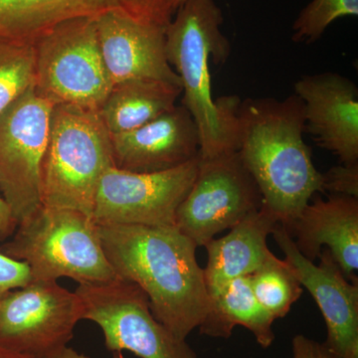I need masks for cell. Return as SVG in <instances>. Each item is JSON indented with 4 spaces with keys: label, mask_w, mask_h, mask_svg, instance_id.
Wrapping results in <instances>:
<instances>
[{
    "label": "cell",
    "mask_w": 358,
    "mask_h": 358,
    "mask_svg": "<svg viewBox=\"0 0 358 358\" xmlns=\"http://www.w3.org/2000/svg\"><path fill=\"white\" fill-rule=\"evenodd\" d=\"M293 358H341L329 350L324 343H317L303 336L296 334L292 341Z\"/></svg>",
    "instance_id": "cell-26"
},
{
    "label": "cell",
    "mask_w": 358,
    "mask_h": 358,
    "mask_svg": "<svg viewBox=\"0 0 358 358\" xmlns=\"http://www.w3.org/2000/svg\"><path fill=\"white\" fill-rule=\"evenodd\" d=\"M272 235L324 317V345L341 358H358V284L346 279L329 250H322L317 265L301 255L282 224L275 226Z\"/></svg>",
    "instance_id": "cell-12"
},
{
    "label": "cell",
    "mask_w": 358,
    "mask_h": 358,
    "mask_svg": "<svg viewBox=\"0 0 358 358\" xmlns=\"http://www.w3.org/2000/svg\"><path fill=\"white\" fill-rule=\"evenodd\" d=\"M4 255L25 263L34 281L69 278L79 285L115 279L103 252L99 227L88 214L69 208L41 206L20 221L0 244Z\"/></svg>",
    "instance_id": "cell-4"
},
{
    "label": "cell",
    "mask_w": 358,
    "mask_h": 358,
    "mask_svg": "<svg viewBox=\"0 0 358 358\" xmlns=\"http://www.w3.org/2000/svg\"><path fill=\"white\" fill-rule=\"evenodd\" d=\"M35 89L55 105L100 110L113 88L99 43L96 17L65 21L34 43Z\"/></svg>",
    "instance_id": "cell-6"
},
{
    "label": "cell",
    "mask_w": 358,
    "mask_h": 358,
    "mask_svg": "<svg viewBox=\"0 0 358 358\" xmlns=\"http://www.w3.org/2000/svg\"><path fill=\"white\" fill-rule=\"evenodd\" d=\"M84 320L102 331L112 352L124 350L140 358H199L194 350L155 319L147 294L134 282L115 279L79 285Z\"/></svg>",
    "instance_id": "cell-7"
},
{
    "label": "cell",
    "mask_w": 358,
    "mask_h": 358,
    "mask_svg": "<svg viewBox=\"0 0 358 358\" xmlns=\"http://www.w3.org/2000/svg\"><path fill=\"white\" fill-rule=\"evenodd\" d=\"M166 29V26L138 20L121 11H108L96 17L101 53L113 86L143 79L181 86L167 60Z\"/></svg>",
    "instance_id": "cell-13"
},
{
    "label": "cell",
    "mask_w": 358,
    "mask_h": 358,
    "mask_svg": "<svg viewBox=\"0 0 358 358\" xmlns=\"http://www.w3.org/2000/svg\"><path fill=\"white\" fill-rule=\"evenodd\" d=\"M31 281L30 268L25 263L13 260L0 252V296Z\"/></svg>",
    "instance_id": "cell-25"
},
{
    "label": "cell",
    "mask_w": 358,
    "mask_h": 358,
    "mask_svg": "<svg viewBox=\"0 0 358 358\" xmlns=\"http://www.w3.org/2000/svg\"><path fill=\"white\" fill-rule=\"evenodd\" d=\"M98 227L117 278L140 287L155 319L178 338H187L210 303L196 245L176 226Z\"/></svg>",
    "instance_id": "cell-1"
},
{
    "label": "cell",
    "mask_w": 358,
    "mask_h": 358,
    "mask_svg": "<svg viewBox=\"0 0 358 358\" xmlns=\"http://www.w3.org/2000/svg\"><path fill=\"white\" fill-rule=\"evenodd\" d=\"M18 222L10 206L0 194V244L7 241L15 232Z\"/></svg>",
    "instance_id": "cell-27"
},
{
    "label": "cell",
    "mask_w": 358,
    "mask_h": 358,
    "mask_svg": "<svg viewBox=\"0 0 358 358\" xmlns=\"http://www.w3.org/2000/svg\"><path fill=\"white\" fill-rule=\"evenodd\" d=\"M305 114L296 94L284 100L246 99L237 114V152L263 197V207L288 227L317 192L324 176L303 141Z\"/></svg>",
    "instance_id": "cell-2"
},
{
    "label": "cell",
    "mask_w": 358,
    "mask_h": 358,
    "mask_svg": "<svg viewBox=\"0 0 358 358\" xmlns=\"http://www.w3.org/2000/svg\"><path fill=\"white\" fill-rule=\"evenodd\" d=\"M113 162L122 171L152 173L187 164L199 155V131L182 105L126 133L110 134Z\"/></svg>",
    "instance_id": "cell-16"
},
{
    "label": "cell",
    "mask_w": 358,
    "mask_h": 358,
    "mask_svg": "<svg viewBox=\"0 0 358 358\" xmlns=\"http://www.w3.org/2000/svg\"><path fill=\"white\" fill-rule=\"evenodd\" d=\"M277 224L262 205L260 210L231 228L227 235L205 245L208 260L203 275L209 294L232 280L254 274L274 255L268 248L267 238Z\"/></svg>",
    "instance_id": "cell-18"
},
{
    "label": "cell",
    "mask_w": 358,
    "mask_h": 358,
    "mask_svg": "<svg viewBox=\"0 0 358 358\" xmlns=\"http://www.w3.org/2000/svg\"><path fill=\"white\" fill-rule=\"evenodd\" d=\"M182 87L159 80H131L115 85L101 107L110 134L133 131L176 107Z\"/></svg>",
    "instance_id": "cell-19"
},
{
    "label": "cell",
    "mask_w": 358,
    "mask_h": 358,
    "mask_svg": "<svg viewBox=\"0 0 358 358\" xmlns=\"http://www.w3.org/2000/svg\"><path fill=\"white\" fill-rule=\"evenodd\" d=\"M249 280L257 300L275 320L286 317L303 292L293 267L275 255Z\"/></svg>",
    "instance_id": "cell-21"
},
{
    "label": "cell",
    "mask_w": 358,
    "mask_h": 358,
    "mask_svg": "<svg viewBox=\"0 0 358 358\" xmlns=\"http://www.w3.org/2000/svg\"><path fill=\"white\" fill-rule=\"evenodd\" d=\"M324 176V192L358 199V164L336 166Z\"/></svg>",
    "instance_id": "cell-24"
},
{
    "label": "cell",
    "mask_w": 358,
    "mask_h": 358,
    "mask_svg": "<svg viewBox=\"0 0 358 358\" xmlns=\"http://www.w3.org/2000/svg\"><path fill=\"white\" fill-rule=\"evenodd\" d=\"M166 29L169 65L182 86V103L200 138V159L237 152L239 96L212 98L210 62L223 65L230 55L229 40L221 31L223 14L214 0H186Z\"/></svg>",
    "instance_id": "cell-3"
},
{
    "label": "cell",
    "mask_w": 358,
    "mask_h": 358,
    "mask_svg": "<svg viewBox=\"0 0 358 358\" xmlns=\"http://www.w3.org/2000/svg\"><path fill=\"white\" fill-rule=\"evenodd\" d=\"M34 44L0 41V113L35 86Z\"/></svg>",
    "instance_id": "cell-22"
},
{
    "label": "cell",
    "mask_w": 358,
    "mask_h": 358,
    "mask_svg": "<svg viewBox=\"0 0 358 358\" xmlns=\"http://www.w3.org/2000/svg\"><path fill=\"white\" fill-rule=\"evenodd\" d=\"M303 106L305 131L341 164H358V89L338 73L306 75L294 84Z\"/></svg>",
    "instance_id": "cell-14"
},
{
    "label": "cell",
    "mask_w": 358,
    "mask_h": 358,
    "mask_svg": "<svg viewBox=\"0 0 358 358\" xmlns=\"http://www.w3.org/2000/svg\"><path fill=\"white\" fill-rule=\"evenodd\" d=\"M54 106L33 86L0 113V193L18 223L42 205V164Z\"/></svg>",
    "instance_id": "cell-8"
},
{
    "label": "cell",
    "mask_w": 358,
    "mask_h": 358,
    "mask_svg": "<svg viewBox=\"0 0 358 358\" xmlns=\"http://www.w3.org/2000/svg\"><path fill=\"white\" fill-rule=\"evenodd\" d=\"M108 11L164 26L173 20L166 0H0V41L34 44L60 23Z\"/></svg>",
    "instance_id": "cell-15"
},
{
    "label": "cell",
    "mask_w": 358,
    "mask_h": 358,
    "mask_svg": "<svg viewBox=\"0 0 358 358\" xmlns=\"http://www.w3.org/2000/svg\"><path fill=\"white\" fill-rule=\"evenodd\" d=\"M46 358H90L83 353L78 352L77 350H73V348L65 346L62 350H58L53 355H49Z\"/></svg>",
    "instance_id": "cell-28"
},
{
    "label": "cell",
    "mask_w": 358,
    "mask_h": 358,
    "mask_svg": "<svg viewBox=\"0 0 358 358\" xmlns=\"http://www.w3.org/2000/svg\"><path fill=\"white\" fill-rule=\"evenodd\" d=\"M0 358H33L28 355H22V353L13 352L8 348H3L0 345Z\"/></svg>",
    "instance_id": "cell-29"
},
{
    "label": "cell",
    "mask_w": 358,
    "mask_h": 358,
    "mask_svg": "<svg viewBox=\"0 0 358 358\" xmlns=\"http://www.w3.org/2000/svg\"><path fill=\"white\" fill-rule=\"evenodd\" d=\"M263 197L237 152L200 159L196 176L179 205L176 227L199 247L260 210Z\"/></svg>",
    "instance_id": "cell-9"
},
{
    "label": "cell",
    "mask_w": 358,
    "mask_h": 358,
    "mask_svg": "<svg viewBox=\"0 0 358 358\" xmlns=\"http://www.w3.org/2000/svg\"><path fill=\"white\" fill-rule=\"evenodd\" d=\"M185 1L186 0H166V4L169 13L173 16L176 11H178L179 7L182 6Z\"/></svg>",
    "instance_id": "cell-30"
},
{
    "label": "cell",
    "mask_w": 358,
    "mask_h": 358,
    "mask_svg": "<svg viewBox=\"0 0 358 358\" xmlns=\"http://www.w3.org/2000/svg\"><path fill=\"white\" fill-rule=\"evenodd\" d=\"M357 15L358 0H313L294 20L292 40L313 43L334 21Z\"/></svg>",
    "instance_id": "cell-23"
},
{
    "label": "cell",
    "mask_w": 358,
    "mask_h": 358,
    "mask_svg": "<svg viewBox=\"0 0 358 358\" xmlns=\"http://www.w3.org/2000/svg\"><path fill=\"white\" fill-rule=\"evenodd\" d=\"M285 228L301 255L315 262L326 246L346 279L358 284V199L315 197Z\"/></svg>",
    "instance_id": "cell-17"
},
{
    "label": "cell",
    "mask_w": 358,
    "mask_h": 358,
    "mask_svg": "<svg viewBox=\"0 0 358 358\" xmlns=\"http://www.w3.org/2000/svg\"><path fill=\"white\" fill-rule=\"evenodd\" d=\"M210 303L199 327L200 334L210 338H228L235 327H246L257 343L267 348L275 341V320L257 300L249 277L237 278L209 294Z\"/></svg>",
    "instance_id": "cell-20"
},
{
    "label": "cell",
    "mask_w": 358,
    "mask_h": 358,
    "mask_svg": "<svg viewBox=\"0 0 358 358\" xmlns=\"http://www.w3.org/2000/svg\"><path fill=\"white\" fill-rule=\"evenodd\" d=\"M84 320L76 292L55 281H34L0 296V345L33 358L67 346Z\"/></svg>",
    "instance_id": "cell-10"
},
{
    "label": "cell",
    "mask_w": 358,
    "mask_h": 358,
    "mask_svg": "<svg viewBox=\"0 0 358 358\" xmlns=\"http://www.w3.org/2000/svg\"><path fill=\"white\" fill-rule=\"evenodd\" d=\"M199 162V155L152 173L110 167L99 181L92 218L98 226H176V212L192 188Z\"/></svg>",
    "instance_id": "cell-11"
},
{
    "label": "cell",
    "mask_w": 358,
    "mask_h": 358,
    "mask_svg": "<svg viewBox=\"0 0 358 358\" xmlns=\"http://www.w3.org/2000/svg\"><path fill=\"white\" fill-rule=\"evenodd\" d=\"M113 355H114V358H127L124 355H122V352H113Z\"/></svg>",
    "instance_id": "cell-31"
},
{
    "label": "cell",
    "mask_w": 358,
    "mask_h": 358,
    "mask_svg": "<svg viewBox=\"0 0 358 358\" xmlns=\"http://www.w3.org/2000/svg\"><path fill=\"white\" fill-rule=\"evenodd\" d=\"M113 162L110 134L96 110L57 103L42 164L41 203L92 217L99 181Z\"/></svg>",
    "instance_id": "cell-5"
}]
</instances>
